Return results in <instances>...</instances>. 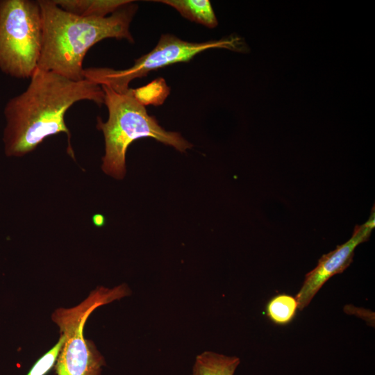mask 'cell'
Returning <instances> with one entry per match:
<instances>
[{"mask_svg":"<svg viewBox=\"0 0 375 375\" xmlns=\"http://www.w3.org/2000/svg\"><path fill=\"white\" fill-rule=\"evenodd\" d=\"M64 341L65 337L60 334L58 342L35 362L27 375H45L57 361Z\"/></svg>","mask_w":375,"mask_h":375,"instance_id":"7c38bea8","label":"cell"},{"mask_svg":"<svg viewBox=\"0 0 375 375\" xmlns=\"http://www.w3.org/2000/svg\"><path fill=\"white\" fill-rule=\"evenodd\" d=\"M227 49L244 51L245 43L238 36H230L219 40L191 42L170 35H162L157 45L150 52L135 60L125 69L108 67L83 69V78L99 85H106L119 93L126 92L129 83L151 71L180 62H187L197 54L210 49Z\"/></svg>","mask_w":375,"mask_h":375,"instance_id":"8992f818","label":"cell"},{"mask_svg":"<svg viewBox=\"0 0 375 375\" xmlns=\"http://www.w3.org/2000/svg\"><path fill=\"white\" fill-rule=\"evenodd\" d=\"M175 8L183 17L208 28H215L218 22L208 0H158Z\"/></svg>","mask_w":375,"mask_h":375,"instance_id":"9c48e42d","label":"cell"},{"mask_svg":"<svg viewBox=\"0 0 375 375\" xmlns=\"http://www.w3.org/2000/svg\"><path fill=\"white\" fill-rule=\"evenodd\" d=\"M297 309L298 303L295 297L280 294L269 301L266 306V313L274 323L284 325L294 319Z\"/></svg>","mask_w":375,"mask_h":375,"instance_id":"8fae6325","label":"cell"},{"mask_svg":"<svg viewBox=\"0 0 375 375\" xmlns=\"http://www.w3.org/2000/svg\"><path fill=\"white\" fill-rule=\"evenodd\" d=\"M240 358L212 351H204L196 357L191 375H233Z\"/></svg>","mask_w":375,"mask_h":375,"instance_id":"30bf717a","label":"cell"},{"mask_svg":"<svg viewBox=\"0 0 375 375\" xmlns=\"http://www.w3.org/2000/svg\"><path fill=\"white\" fill-rule=\"evenodd\" d=\"M131 294L124 283L113 288L99 287L78 305L60 308L52 320L60 328L65 341L55 365L57 375H100L105 365L103 356L92 341L83 335V327L90 315L98 307Z\"/></svg>","mask_w":375,"mask_h":375,"instance_id":"277c9868","label":"cell"},{"mask_svg":"<svg viewBox=\"0 0 375 375\" xmlns=\"http://www.w3.org/2000/svg\"><path fill=\"white\" fill-rule=\"evenodd\" d=\"M104 92L103 103L108 118L103 122L97 117V128L105 140V155L102 169L117 179L126 174V153L128 146L141 138H152L184 152L192 147L178 133L163 129L156 118L150 116L145 106L134 95L133 90L119 93L108 85H100Z\"/></svg>","mask_w":375,"mask_h":375,"instance_id":"3957f363","label":"cell"},{"mask_svg":"<svg viewBox=\"0 0 375 375\" xmlns=\"http://www.w3.org/2000/svg\"><path fill=\"white\" fill-rule=\"evenodd\" d=\"M64 10L86 17H106L131 0H53Z\"/></svg>","mask_w":375,"mask_h":375,"instance_id":"ba28073f","label":"cell"},{"mask_svg":"<svg viewBox=\"0 0 375 375\" xmlns=\"http://www.w3.org/2000/svg\"><path fill=\"white\" fill-rule=\"evenodd\" d=\"M94 222L96 226H101L104 223V218L101 215H97L94 217Z\"/></svg>","mask_w":375,"mask_h":375,"instance_id":"4fadbf2b","label":"cell"},{"mask_svg":"<svg viewBox=\"0 0 375 375\" xmlns=\"http://www.w3.org/2000/svg\"><path fill=\"white\" fill-rule=\"evenodd\" d=\"M375 227L374 208L368 220L356 225L351 238L328 253L324 254L317 266L306 274L305 280L295 299L298 309L308 306L324 284L332 276L343 272L352 262L354 251L360 244L367 241Z\"/></svg>","mask_w":375,"mask_h":375,"instance_id":"52a82bcc","label":"cell"},{"mask_svg":"<svg viewBox=\"0 0 375 375\" xmlns=\"http://www.w3.org/2000/svg\"><path fill=\"white\" fill-rule=\"evenodd\" d=\"M26 89L11 98L4 108L6 126L3 141L8 156L19 157L33 151L51 135L69 130L65 122L67 110L80 101L101 106L104 101L101 87L87 79L76 81L51 71L37 68Z\"/></svg>","mask_w":375,"mask_h":375,"instance_id":"6da1fadb","label":"cell"},{"mask_svg":"<svg viewBox=\"0 0 375 375\" xmlns=\"http://www.w3.org/2000/svg\"><path fill=\"white\" fill-rule=\"evenodd\" d=\"M42 20L38 1L0 0V69L31 78L38 66Z\"/></svg>","mask_w":375,"mask_h":375,"instance_id":"5b68a950","label":"cell"},{"mask_svg":"<svg viewBox=\"0 0 375 375\" xmlns=\"http://www.w3.org/2000/svg\"><path fill=\"white\" fill-rule=\"evenodd\" d=\"M42 43L38 68L73 81L84 79L83 62L88 50L106 38L133 42L130 25L138 10L133 1L111 15L81 17L67 12L53 0H38Z\"/></svg>","mask_w":375,"mask_h":375,"instance_id":"7a4b0ae2","label":"cell"}]
</instances>
